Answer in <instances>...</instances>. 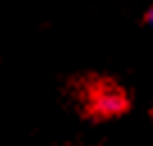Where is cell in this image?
Listing matches in <instances>:
<instances>
[{
	"mask_svg": "<svg viewBox=\"0 0 153 146\" xmlns=\"http://www.w3.org/2000/svg\"><path fill=\"white\" fill-rule=\"evenodd\" d=\"M87 110L89 114L98 119H112V116H121L128 110V98L119 87L112 84H96L87 94Z\"/></svg>",
	"mask_w": 153,
	"mask_h": 146,
	"instance_id": "1",
	"label": "cell"
},
{
	"mask_svg": "<svg viewBox=\"0 0 153 146\" xmlns=\"http://www.w3.org/2000/svg\"><path fill=\"white\" fill-rule=\"evenodd\" d=\"M144 23H149V25L153 23V9H151V7H149V12L144 14Z\"/></svg>",
	"mask_w": 153,
	"mask_h": 146,
	"instance_id": "2",
	"label": "cell"
}]
</instances>
